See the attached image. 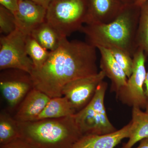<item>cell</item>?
Returning <instances> with one entry per match:
<instances>
[{
  "mask_svg": "<svg viewBox=\"0 0 148 148\" xmlns=\"http://www.w3.org/2000/svg\"><path fill=\"white\" fill-rule=\"evenodd\" d=\"M108 87L106 82H102L90 103L74 115L83 135H104L117 130L109 120L105 107V95Z\"/></svg>",
  "mask_w": 148,
  "mask_h": 148,
  "instance_id": "obj_5",
  "label": "cell"
},
{
  "mask_svg": "<svg viewBox=\"0 0 148 148\" xmlns=\"http://www.w3.org/2000/svg\"><path fill=\"white\" fill-rule=\"evenodd\" d=\"M140 7L134 4L125 5L114 20L107 24H86L80 32L86 42L96 48H117L133 57L138 49L136 38Z\"/></svg>",
  "mask_w": 148,
  "mask_h": 148,
  "instance_id": "obj_2",
  "label": "cell"
},
{
  "mask_svg": "<svg viewBox=\"0 0 148 148\" xmlns=\"http://www.w3.org/2000/svg\"><path fill=\"white\" fill-rule=\"evenodd\" d=\"M16 29L15 16L11 12L0 5V33L7 35Z\"/></svg>",
  "mask_w": 148,
  "mask_h": 148,
  "instance_id": "obj_21",
  "label": "cell"
},
{
  "mask_svg": "<svg viewBox=\"0 0 148 148\" xmlns=\"http://www.w3.org/2000/svg\"><path fill=\"white\" fill-rule=\"evenodd\" d=\"M21 138L18 122L5 112L0 114V144L5 145Z\"/></svg>",
  "mask_w": 148,
  "mask_h": 148,
  "instance_id": "obj_18",
  "label": "cell"
},
{
  "mask_svg": "<svg viewBox=\"0 0 148 148\" xmlns=\"http://www.w3.org/2000/svg\"><path fill=\"white\" fill-rule=\"evenodd\" d=\"M1 148H34L23 138H19L5 145H1Z\"/></svg>",
  "mask_w": 148,
  "mask_h": 148,
  "instance_id": "obj_23",
  "label": "cell"
},
{
  "mask_svg": "<svg viewBox=\"0 0 148 148\" xmlns=\"http://www.w3.org/2000/svg\"><path fill=\"white\" fill-rule=\"evenodd\" d=\"M26 49L27 54L34 64V71L42 67L47 60L50 52L43 47L31 35L27 36Z\"/></svg>",
  "mask_w": 148,
  "mask_h": 148,
  "instance_id": "obj_19",
  "label": "cell"
},
{
  "mask_svg": "<svg viewBox=\"0 0 148 148\" xmlns=\"http://www.w3.org/2000/svg\"><path fill=\"white\" fill-rule=\"evenodd\" d=\"M136 148H148V138L142 140L140 145Z\"/></svg>",
  "mask_w": 148,
  "mask_h": 148,
  "instance_id": "obj_26",
  "label": "cell"
},
{
  "mask_svg": "<svg viewBox=\"0 0 148 148\" xmlns=\"http://www.w3.org/2000/svg\"><path fill=\"white\" fill-rule=\"evenodd\" d=\"M136 42L138 49L148 55V1L140 7Z\"/></svg>",
  "mask_w": 148,
  "mask_h": 148,
  "instance_id": "obj_20",
  "label": "cell"
},
{
  "mask_svg": "<svg viewBox=\"0 0 148 148\" xmlns=\"http://www.w3.org/2000/svg\"><path fill=\"white\" fill-rule=\"evenodd\" d=\"M129 140L121 148H132L136 143L148 138V114L140 108H132Z\"/></svg>",
  "mask_w": 148,
  "mask_h": 148,
  "instance_id": "obj_15",
  "label": "cell"
},
{
  "mask_svg": "<svg viewBox=\"0 0 148 148\" xmlns=\"http://www.w3.org/2000/svg\"><path fill=\"white\" fill-rule=\"evenodd\" d=\"M86 24H107L119 15L125 5L121 0H88Z\"/></svg>",
  "mask_w": 148,
  "mask_h": 148,
  "instance_id": "obj_11",
  "label": "cell"
},
{
  "mask_svg": "<svg viewBox=\"0 0 148 148\" xmlns=\"http://www.w3.org/2000/svg\"><path fill=\"white\" fill-rule=\"evenodd\" d=\"M106 77L105 73L101 71L93 75L74 80L64 86L62 95L77 112L91 101L98 86Z\"/></svg>",
  "mask_w": 148,
  "mask_h": 148,
  "instance_id": "obj_8",
  "label": "cell"
},
{
  "mask_svg": "<svg viewBox=\"0 0 148 148\" xmlns=\"http://www.w3.org/2000/svg\"><path fill=\"white\" fill-rule=\"evenodd\" d=\"M145 51L138 49L133 57V68L125 86L116 94V98L127 106L145 109L148 103L144 88L146 76Z\"/></svg>",
  "mask_w": 148,
  "mask_h": 148,
  "instance_id": "obj_7",
  "label": "cell"
},
{
  "mask_svg": "<svg viewBox=\"0 0 148 148\" xmlns=\"http://www.w3.org/2000/svg\"><path fill=\"white\" fill-rule=\"evenodd\" d=\"M76 113L71 103L64 96L51 98L41 113L33 121L71 116Z\"/></svg>",
  "mask_w": 148,
  "mask_h": 148,
  "instance_id": "obj_16",
  "label": "cell"
},
{
  "mask_svg": "<svg viewBox=\"0 0 148 148\" xmlns=\"http://www.w3.org/2000/svg\"><path fill=\"white\" fill-rule=\"evenodd\" d=\"M96 49L86 42L63 38L42 67L33 71L34 88L51 98L63 96V88L68 83L99 72Z\"/></svg>",
  "mask_w": 148,
  "mask_h": 148,
  "instance_id": "obj_1",
  "label": "cell"
},
{
  "mask_svg": "<svg viewBox=\"0 0 148 148\" xmlns=\"http://www.w3.org/2000/svg\"><path fill=\"white\" fill-rule=\"evenodd\" d=\"M31 35L49 51L56 50L64 38L46 21L34 29Z\"/></svg>",
  "mask_w": 148,
  "mask_h": 148,
  "instance_id": "obj_17",
  "label": "cell"
},
{
  "mask_svg": "<svg viewBox=\"0 0 148 148\" xmlns=\"http://www.w3.org/2000/svg\"><path fill=\"white\" fill-rule=\"evenodd\" d=\"M30 1H33L35 3H37L47 9L52 0H30Z\"/></svg>",
  "mask_w": 148,
  "mask_h": 148,
  "instance_id": "obj_25",
  "label": "cell"
},
{
  "mask_svg": "<svg viewBox=\"0 0 148 148\" xmlns=\"http://www.w3.org/2000/svg\"><path fill=\"white\" fill-rule=\"evenodd\" d=\"M123 3L125 5L134 4L135 0H121Z\"/></svg>",
  "mask_w": 148,
  "mask_h": 148,
  "instance_id": "obj_29",
  "label": "cell"
},
{
  "mask_svg": "<svg viewBox=\"0 0 148 148\" xmlns=\"http://www.w3.org/2000/svg\"><path fill=\"white\" fill-rule=\"evenodd\" d=\"M109 49L128 78L132 74L133 68V58L132 56L120 49L114 47Z\"/></svg>",
  "mask_w": 148,
  "mask_h": 148,
  "instance_id": "obj_22",
  "label": "cell"
},
{
  "mask_svg": "<svg viewBox=\"0 0 148 148\" xmlns=\"http://www.w3.org/2000/svg\"><path fill=\"white\" fill-rule=\"evenodd\" d=\"M51 98L33 88L23 99L14 118L19 122L33 121L43 110Z\"/></svg>",
  "mask_w": 148,
  "mask_h": 148,
  "instance_id": "obj_13",
  "label": "cell"
},
{
  "mask_svg": "<svg viewBox=\"0 0 148 148\" xmlns=\"http://www.w3.org/2000/svg\"><path fill=\"white\" fill-rule=\"evenodd\" d=\"M145 93L146 97H147V99L148 102V71L147 72V74H146V76L145 78Z\"/></svg>",
  "mask_w": 148,
  "mask_h": 148,
  "instance_id": "obj_27",
  "label": "cell"
},
{
  "mask_svg": "<svg viewBox=\"0 0 148 148\" xmlns=\"http://www.w3.org/2000/svg\"><path fill=\"white\" fill-rule=\"evenodd\" d=\"M88 0H52L47 10L45 21L63 38L80 31L86 24Z\"/></svg>",
  "mask_w": 148,
  "mask_h": 148,
  "instance_id": "obj_4",
  "label": "cell"
},
{
  "mask_svg": "<svg viewBox=\"0 0 148 148\" xmlns=\"http://www.w3.org/2000/svg\"><path fill=\"white\" fill-rule=\"evenodd\" d=\"M47 10L43 6L30 0H19L14 14L16 28L27 35L45 21Z\"/></svg>",
  "mask_w": 148,
  "mask_h": 148,
  "instance_id": "obj_10",
  "label": "cell"
},
{
  "mask_svg": "<svg viewBox=\"0 0 148 148\" xmlns=\"http://www.w3.org/2000/svg\"><path fill=\"white\" fill-rule=\"evenodd\" d=\"M18 122L21 138L34 148H71L83 135L73 115Z\"/></svg>",
  "mask_w": 148,
  "mask_h": 148,
  "instance_id": "obj_3",
  "label": "cell"
},
{
  "mask_svg": "<svg viewBox=\"0 0 148 148\" xmlns=\"http://www.w3.org/2000/svg\"><path fill=\"white\" fill-rule=\"evenodd\" d=\"M19 0H0L1 5L11 12L14 14L17 10Z\"/></svg>",
  "mask_w": 148,
  "mask_h": 148,
  "instance_id": "obj_24",
  "label": "cell"
},
{
  "mask_svg": "<svg viewBox=\"0 0 148 148\" xmlns=\"http://www.w3.org/2000/svg\"><path fill=\"white\" fill-rule=\"evenodd\" d=\"M145 112L148 114V102L145 108Z\"/></svg>",
  "mask_w": 148,
  "mask_h": 148,
  "instance_id": "obj_30",
  "label": "cell"
},
{
  "mask_svg": "<svg viewBox=\"0 0 148 148\" xmlns=\"http://www.w3.org/2000/svg\"><path fill=\"white\" fill-rule=\"evenodd\" d=\"M148 0H135L134 5L140 7L143 4L145 3L146 2L148 1Z\"/></svg>",
  "mask_w": 148,
  "mask_h": 148,
  "instance_id": "obj_28",
  "label": "cell"
},
{
  "mask_svg": "<svg viewBox=\"0 0 148 148\" xmlns=\"http://www.w3.org/2000/svg\"><path fill=\"white\" fill-rule=\"evenodd\" d=\"M131 122L121 129L104 135H83L71 148H114L122 140L129 138Z\"/></svg>",
  "mask_w": 148,
  "mask_h": 148,
  "instance_id": "obj_12",
  "label": "cell"
},
{
  "mask_svg": "<svg viewBox=\"0 0 148 148\" xmlns=\"http://www.w3.org/2000/svg\"><path fill=\"white\" fill-rule=\"evenodd\" d=\"M1 73L0 88L4 98L11 107L24 99L34 88L31 75L15 69L3 70Z\"/></svg>",
  "mask_w": 148,
  "mask_h": 148,
  "instance_id": "obj_9",
  "label": "cell"
},
{
  "mask_svg": "<svg viewBox=\"0 0 148 148\" xmlns=\"http://www.w3.org/2000/svg\"><path fill=\"white\" fill-rule=\"evenodd\" d=\"M101 55L100 67L106 77L110 80L111 90L116 93L127 83L128 78L124 71L114 58L110 49L100 47L97 48Z\"/></svg>",
  "mask_w": 148,
  "mask_h": 148,
  "instance_id": "obj_14",
  "label": "cell"
},
{
  "mask_svg": "<svg viewBox=\"0 0 148 148\" xmlns=\"http://www.w3.org/2000/svg\"><path fill=\"white\" fill-rule=\"evenodd\" d=\"M16 28L7 35L0 38V70H21L32 75L34 65L26 49L27 36Z\"/></svg>",
  "mask_w": 148,
  "mask_h": 148,
  "instance_id": "obj_6",
  "label": "cell"
}]
</instances>
